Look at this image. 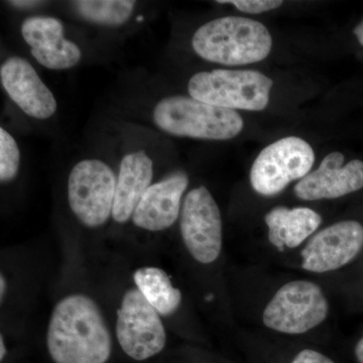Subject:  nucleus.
Instances as JSON below:
<instances>
[{
  "label": "nucleus",
  "instance_id": "obj_1",
  "mask_svg": "<svg viewBox=\"0 0 363 363\" xmlns=\"http://www.w3.org/2000/svg\"><path fill=\"white\" fill-rule=\"evenodd\" d=\"M45 343L54 363H107L113 347L104 313L85 294H71L57 303Z\"/></svg>",
  "mask_w": 363,
  "mask_h": 363
},
{
  "label": "nucleus",
  "instance_id": "obj_2",
  "mask_svg": "<svg viewBox=\"0 0 363 363\" xmlns=\"http://www.w3.org/2000/svg\"><path fill=\"white\" fill-rule=\"evenodd\" d=\"M192 47L208 62L242 66L266 59L272 51V38L259 21L225 16L200 26L193 35Z\"/></svg>",
  "mask_w": 363,
  "mask_h": 363
},
{
  "label": "nucleus",
  "instance_id": "obj_3",
  "mask_svg": "<svg viewBox=\"0 0 363 363\" xmlns=\"http://www.w3.org/2000/svg\"><path fill=\"white\" fill-rule=\"evenodd\" d=\"M154 121L169 135L211 140L235 138L245 125L236 111L179 95L164 98L156 105Z\"/></svg>",
  "mask_w": 363,
  "mask_h": 363
},
{
  "label": "nucleus",
  "instance_id": "obj_4",
  "mask_svg": "<svg viewBox=\"0 0 363 363\" xmlns=\"http://www.w3.org/2000/svg\"><path fill=\"white\" fill-rule=\"evenodd\" d=\"M272 85L259 71L217 69L192 76L188 91L194 99L222 108L262 111L269 104Z\"/></svg>",
  "mask_w": 363,
  "mask_h": 363
},
{
  "label": "nucleus",
  "instance_id": "obj_5",
  "mask_svg": "<svg viewBox=\"0 0 363 363\" xmlns=\"http://www.w3.org/2000/svg\"><path fill=\"white\" fill-rule=\"evenodd\" d=\"M116 177L108 164L96 159L80 161L68 179L71 211L83 225L97 228L112 217Z\"/></svg>",
  "mask_w": 363,
  "mask_h": 363
},
{
  "label": "nucleus",
  "instance_id": "obj_6",
  "mask_svg": "<svg viewBox=\"0 0 363 363\" xmlns=\"http://www.w3.org/2000/svg\"><path fill=\"white\" fill-rule=\"evenodd\" d=\"M329 305L321 286L298 279L279 289L262 314L267 328L285 334H303L328 316Z\"/></svg>",
  "mask_w": 363,
  "mask_h": 363
},
{
  "label": "nucleus",
  "instance_id": "obj_7",
  "mask_svg": "<svg viewBox=\"0 0 363 363\" xmlns=\"http://www.w3.org/2000/svg\"><path fill=\"white\" fill-rule=\"evenodd\" d=\"M161 317L135 286L123 294L116 312V333L128 357L143 362L164 350L167 332Z\"/></svg>",
  "mask_w": 363,
  "mask_h": 363
},
{
  "label": "nucleus",
  "instance_id": "obj_8",
  "mask_svg": "<svg viewBox=\"0 0 363 363\" xmlns=\"http://www.w3.org/2000/svg\"><path fill=\"white\" fill-rule=\"evenodd\" d=\"M314 162V150L306 140L281 138L264 147L253 162L250 184L259 195H278L293 181L305 178Z\"/></svg>",
  "mask_w": 363,
  "mask_h": 363
},
{
  "label": "nucleus",
  "instance_id": "obj_9",
  "mask_svg": "<svg viewBox=\"0 0 363 363\" xmlns=\"http://www.w3.org/2000/svg\"><path fill=\"white\" fill-rule=\"evenodd\" d=\"M182 240L191 257L203 264L218 259L222 250L220 210L204 186L186 195L180 214Z\"/></svg>",
  "mask_w": 363,
  "mask_h": 363
},
{
  "label": "nucleus",
  "instance_id": "obj_10",
  "mask_svg": "<svg viewBox=\"0 0 363 363\" xmlns=\"http://www.w3.org/2000/svg\"><path fill=\"white\" fill-rule=\"evenodd\" d=\"M363 247V226L359 222H337L322 229L308 241L302 250L306 271H335L357 257Z\"/></svg>",
  "mask_w": 363,
  "mask_h": 363
},
{
  "label": "nucleus",
  "instance_id": "obj_11",
  "mask_svg": "<svg viewBox=\"0 0 363 363\" xmlns=\"http://www.w3.org/2000/svg\"><path fill=\"white\" fill-rule=\"evenodd\" d=\"M343 155L333 152L319 168L310 172L295 186V195L305 201L336 199L363 188V162L352 160L344 164Z\"/></svg>",
  "mask_w": 363,
  "mask_h": 363
},
{
  "label": "nucleus",
  "instance_id": "obj_12",
  "mask_svg": "<svg viewBox=\"0 0 363 363\" xmlns=\"http://www.w3.org/2000/svg\"><path fill=\"white\" fill-rule=\"evenodd\" d=\"M0 80L9 96L26 116L47 119L56 113V98L26 60L7 59L0 69Z\"/></svg>",
  "mask_w": 363,
  "mask_h": 363
},
{
  "label": "nucleus",
  "instance_id": "obj_13",
  "mask_svg": "<svg viewBox=\"0 0 363 363\" xmlns=\"http://www.w3.org/2000/svg\"><path fill=\"white\" fill-rule=\"evenodd\" d=\"M21 30L33 58L45 68L66 70L80 62V48L65 39L63 23L58 18L32 16L23 21Z\"/></svg>",
  "mask_w": 363,
  "mask_h": 363
},
{
  "label": "nucleus",
  "instance_id": "obj_14",
  "mask_svg": "<svg viewBox=\"0 0 363 363\" xmlns=\"http://www.w3.org/2000/svg\"><path fill=\"white\" fill-rule=\"evenodd\" d=\"M189 177L176 172L159 183L152 184L145 193L133 215V224L143 230H166L180 217L182 198L187 190Z\"/></svg>",
  "mask_w": 363,
  "mask_h": 363
},
{
  "label": "nucleus",
  "instance_id": "obj_15",
  "mask_svg": "<svg viewBox=\"0 0 363 363\" xmlns=\"http://www.w3.org/2000/svg\"><path fill=\"white\" fill-rule=\"evenodd\" d=\"M154 164L145 150H136L123 157L117 177L116 199L112 218L117 223H126L152 186Z\"/></svg>",
  "mask_w": 363,
  "mask_h": 363
},
{
  "label": "nucleus",
  "instance_id": "obj_16",
  "mask_svg": "<svg viewBox=\"0 0 363 363\" xmlns=\"http://www.w3.org/2000/svg\"><path fill=\"white\" fill-rule=\"evenodd\" d=\"M269 228V240L283 252L286 247L295 248L319 228L322 218L310 208H272L264 217Z\"/></svg>",
  "mask_w": 363,
  "mask_h": 363
},
{
  "label": "nucleus",
  "instance_id": "obj_17",
  "mask_svg": "<svg viewBox=\"0 0 363 363\" xmlns=\"http://www.w3.org/2000/svg\"><path fill=\"white\" fill-rule=\"evenodd\" d=\"M135 288L162 317L175 314L180 308L182 293L174 286L164 269L156 267H143L133 274Z\"/></svg>",
  "mask_w": 363,
  "mask_h": 363
},
{
  "label": "nucleus",
  "instance_id": "obj_18",
  "mask_svg": "<svg viewBox=\"0 0 363 363\" xmlns=\"http://www.w3.org/2000/svg\"><path fill=\"white\" fill-rule=\"evenodd\" d=\"M79 16L102 26H121L130 20L135 9L133 0H79L72 2Z\"/></svg>",
  "mask_w": 363,
  "mask_h": 363
},
{
  "label": "nucleus",
  "instance_id": "obj_19",
  "mask_svg": "<svg viewBox=\"0 0 363 363\" xmlns=\"http://www.w3.org/2000/svg\"><path fill=\"white\" fill-rule=\"evenodd\" d=\"M21 154L13 135L4 128H0V182L13 181L18 174Z\"/></svg>",
  "mask_w": 363,
  "mask_h": 363
},
{
  "label": "nucleus",
  "instance_id": "obj_20",
  "mask_svg": "<svg viewBox=\"0 0 363 363\" xmlns=\"http://www.w3.org/2000/svg\"><path fill=\"white\" fill-rule=\"evenodd\" d=\"M218 4H230L238 11L245 13L257 14L267 13L272 9H278L283 4L279 0H220Z\"/></svg>",
  "mask_w": 363,
  "mask_h": 363
},
{
  "label": "nucleus",
  "instance_id": "obj_21",
  "mask_svg": "<svg viewBox=\"0 0 363 363\" xmlns=\"http://www.w3.org/2000/svg\"><path fill=\"white\" fill-rule=\"evenodd\" d=\"M292 363H335L323 353L312 350H305L298 352Z\"/></svg>",
  "mask_w": 363,
  "mask_h": 363
},
{
  "label": "nucleus",
  "instance_id": "obj_22",
  "mask_svg": "<svg viewBox=\"0 0 363 363\" xmlns=\"http://www.w3.org/2000/svg\"><path fill=\"white\" fill-rule=\"evenodd\" d=\"M11 6L18 7V9H30V7L37 6L42 4L40 1H28V0H21V1H9Z\"/></svg>",
  "mask_w": 363,
  "mask_h": 363
},
{
  "label": "nucleus",
  "instance_id": "obj_23",
  "mask_svg": "<svg viewBox=\"0 0 363 363\" xmlns=\"http://www.w3.org/2000/svg\"><path fill=\"white\" fill-rule=\"evenodd\" d=\"M7 291V281L4 274L0 276V298H1V302H4V298L6 297Z\"/></svg>",
  "mask_w": 363,
  "mask_h": 363
},
{
  "label": "nucleus",
  "instance_id": "obj_24",
  "mask_svg": "<svg viewBox=\"0 0 363 363\" xmlns=\"http://www.w3.org/2000/svg\"><path fill=\"white\" fill-rule=\"evenodd\" d=\"M353 33H354L355 37L357 38L359 44L363 47V20L355 26L354 30H353Z\"/></svg>",
  "mask_w": 363,
  "mask_h": 363
},
{
  "label": "nucleus",
  "instance_id": "obj_25",
  "mask_svg": "<svg viewBox=\"0 0 363 363\" xmlns=\"http://www.w3.org/2000/svg\"><path fill=\"white\" fill-rule=\"evenodd\" d=\"M355 357H357L358 362L363 363V337L358 341L355 346Z\"/></svg>",
  "mask_w": 363,
  "mask_h": 363
},
{
  "label": "nucleus",
  "instance_id": "obj_26",
  "mask_svg": "<svg viewBox=\"0 0 363 363\" xmlns=\"http://www.w3.org/2000/svg\"><path fill=\"white\" fill-rule=\"evenodd\" d=\"M7 350L6 345V341H4V335L0 336V359H4V357H6Z\"/></svg>",
  "mask_w": 363,
  "mask_h": 363
}]
</instances>
